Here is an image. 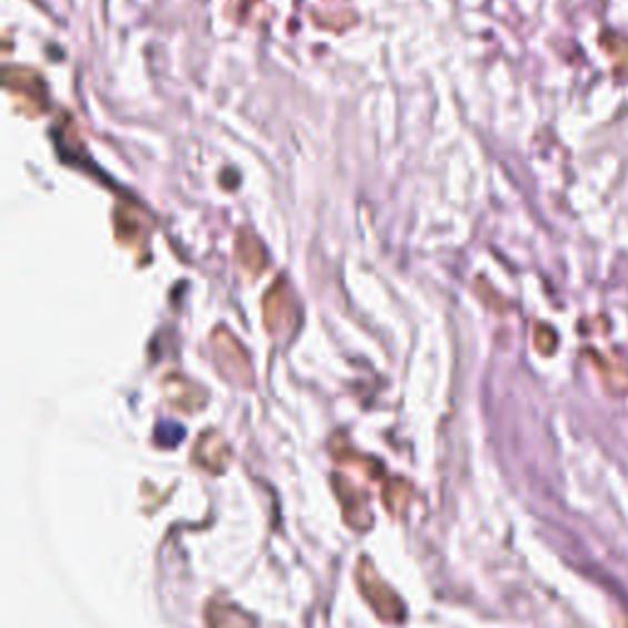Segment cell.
Listing matches in <instances>:
<instances>
[{"label": "cell", "instance_id": "1", "mask_svg": "<svg viewBox=\"0 0 628 628\" xmlns=\"http://www.w3.org/2000/svg\"><path fill=\"white\" fill-rule=\"evenodd\" d=\"M211 351H215L217 371L223 381L231 386H239L243 390L253 388L256 373H253L251 359H248L241 341L236 339L229 329L221 327L215 331V335H211Z\"/></svg>", "mask_w": 628, "mask_h": 628}, {"label": "cell", "instance_id": "8", "mask_svg": "<svg viewBox=\"0 0 628 628\" xmlns=\"http://www.w3.org/2000/svg\"><path fill=\"white\" fill-rule=\"evenodd\" d=\"M412 499V486L402 479H393L386 484L383 489V504H386V511L390 516H402L406 514V508Z\"/></svg>", "mask_w": 628, "mask_h": 628}, {"label": "cell", "instance_id": "7", "mask_svg": "<svg viewBox=\"0 0 628 628\" xmlns=\"http://www.w3.org/2000/svg\"><path fill=\"white\" fill-rule=\"evenodd\" d=\"M207 628H256L253 619L243 609L233 607L229 601H209L205 611Z\"/></svg>", "mask_w": 628, "mask_h": 628}, {"label": "cell", "instance_id": "2", "mask_svg": "<svg viewBox=\"0 0 628 628\" xmlns=\"http://www.w3.org/2000/svg\"><path fill=\"white\" fill-rule=\"evenodd\" d=\"M357 585L361 597L373 609L378 619L388 624H400L406 619V607H402L400 597L383 582L376 567L369 562V557H363L357 567Z\"/></svg>", "mask_w": 628, "mask_h": 628}, {"label": "cell", "instance_id": "6", "mask_svg": "<svg viewBox=\"0 0 628 628\" xmlns=\"http://www.w3.org/2000/svg\"><path fill=\"white\" fill-rule=\"evenodd\" d=\"M335 491L341 501L343 516H347V524L357 530H366L371 526V514L369 506H366V496L359 494L357 489H347L343 479H335Z\"/></svg>", "mask_w": 628, "mask_h": 628}, {"label": "cell", "instance_id": "3", "mask_svg": "<svg viewBox=\"0 0 628 628\" xmlns=\"http://www.w3.org/2000/svg\"><path fill=\"white\" fill-rule=\"evenodd\" d=\"M295 322H298V310L286 282H278L263 298V325L272 339H282L292 335Z\"/></svg>", "mask_w": 628, "mask_h": 628}, {"label": "cell", "instance_id": "5", "mask_svg": "<svg viewBox=\"0 0 628 628\" xmlns=\"http://www.w3.org/2000/svg\"><path fill=\"white\" fill-rule=\"evenodd\" d=\"M195 465L209 474H223L231 465V449L219 432H205L192 452Z\"/></svg>", "mask_w": 628, "mask_h": 628}, {"label": "cell", "instance_id": "9", "mask_svg": "<svg viewBox=\"0 0 628 628\" xmlns=\"http://www.w3.org/2000/svg\"><path fill=\"white\" fill-rule=\"evenodd\" d=\"M555 343H557V337H555V331L550 327H545L540 325L536 329V347L540 353H552L555 351Z\"/></svg>", "mask_w": 628, "mask_h": 628}, {"label": "cell", "instance_id": "4", "mask_svg": "<svg viewBox=\"0 0 628 628\" xmlns=\"http://www.w3.org/2000/svg\"><path fill=\"white\" fill-rule=\"evenodd\" d=\"M162 390H165V398H168L170 406L177 412H185V415H192V412L201 410L207 402V390L197 386L195 381H189V378L182 376V373L165 376L162 378Z\"/></svg>", "mask_w": 628, "mask_h": 628}]
</instances>
